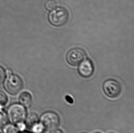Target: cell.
Here are the masks:
<instances>
[{"instance_id": "cell-10", "label": "cell", "mask_w": 134, "mask_h": 133, "mask_svg": "<svg viewBox=\"0 0 134 133\" xmlns=\"http://www.w3.org/2000/svg\"><path fill=\"white\" fill-rule=\"evenodd\" d=\"M31 129L33 133H43L44 130H45L41 122L37 123L31 127Z\"/></svg>"}, {"instance_id": "cell-7", "label": "cell", "mask_w": 134, "mask_h": 133, "mask_svg": "<svg viewBox=\"0 0 134 133\" xmlns=\"http://www.w3.org/2000/svg\"><path fill=\"white\" fill-rule=\"evenodd\" d=\"M78 72L80 75L85 78L90 77L94 72V66L90 60H84L80 63L78 69Z\"/></svg>"}, {"instance_id": "cell-4", "label": "cell", "mask_w": 134, "mask_h": 133, "mask_svg": "<svg viewBox=\"0 0 134 133\" xmlns=\"http://www.w3.org/2000/svg\"><path fill=\"white\" fill-rule=\"evenodd\" d=\"M40 122L45 130L52 131L56 129L59 126L60 118L58 115L53 112H46L40 117Z\"/></svg>"}, {"instance_id": "cell-3", "label": "cell", "mask_w": 134, "mask_h": 133, "mask_svg": "<svg viewBox=\"0 0 134 133\" xmlns=\"http://www.w3.org/2000/svg\"><path fill=\"white\" fill-rule=\"evenodd\" d=\"M4 83L5 90L12 95H16L22 90L23 83L22 79L18 76L14 74L8 75Z\"/></svg>"}, {"instance_id": "cell-20", "label": "cell", "mask_w": 134, "mask_h": 133, "mask_svg": "<svg viewBox=\"0 0 134 133\" xmlns=\"http://www.w3.org/2000/svg\"><path fill=\"white\" fill-rule=\"evenodd\" d=\"M114 133V132H110V133Z\"/></svg>"}, {"instance_id": "cell-2", "label": "cell", "mask_w": 134, "mask_h": 133, "mask_svg": "<svg viewBox=\"0 0 134 133\" xmlns=\"http://www.w3.org/2000/svg\"><path fill=\"white\" fill-rule=\"evenodd\" d=\"M9 120L13 124L22 122L25 119L27 112L23 105L18 104L11 105L7 110Z\"/></svg>"}, {"instance_id": "cell-18", "label": "cell", "mask_w": 134, "mask_h": 133, "mask_svg": "<svg viewBox=\"0 0 134 133\" xmlns=\"http://www.w3.org/2000/svg\"><path fill=\"white\" fill-rule=\"evenodd\" d=\"M101 133V132H100L97 131V132H95V133Z\"/></svg>"}, {"instance_id": "cell-14", "label": "cell", "mask_w": 134, "mask_h": 133, "mask_svg": "<svg viewBox=\"0 0 134 133\" xmlns=\"http://www.w3.org/2000/svg\"><path fill=\"white\" fill-rule=\"evenodd\" d=\"M7 96L4 92L0 91V106L5 105L7 102Z\"/></svg>"}, {"instance_id": "cell-19", "label": "cell", "mask_w": 134, "mask_h": 133, "mask_svg": "<svg viewBox=\"0 0 134 133\" xmlns=\"http://www.w3.org/2000/svg\"><path fill=\"white\" fill-rule=\"evenodd\" d=\"M27 133V132H24V133Z\"/></svg>"}, {"instance_id": "cell-17", "label": "cell", "mask_w": 134, "mask_h": 133, "mask_svg": "<svg viewBox=\"0 0 134 133\" xmlns=\"http://www.w3.org/2000/svg\"><path fill=\"white\" fill-rule=\"evenodd\" d=\"M51 133H64V132L62 131V130L56 129L55 130H52Z\"/></svg>"}, {"instance_id": "cell-9", "label": "cell", "mask_w": 134, "mask_h": 133, "mask_svg": "<svg viewBox=\"0 0 134 133\" xmlns=\"http://www.w3.org/2000/svg\"><path fill=\"white\" fill-rule=\"evenodd\" d=\"M38 116L35 113H29L26 119V125L29 128L31 127L37 123L38 122Z\"/></svg>"}, {"instance_id": "cell-1", "label": "cell", "mask_w": 134, "mask_h": 133, "mask_svg": "<svg viewBox=\"0 0 134 133\" xmlns=\"http://www.w3.org/2000/svg\"><path fill=\"white\" fill-rule=\"evenodd\" d=\"M69 18L68 11L63 7H55L51 11L48 15V20L50 23L57 27L65 25Z\"/></svg>"}, {"instance_id": "cell-12", "label": "cell", "mask_w": 134, "mask_h": 133, "mask_svg": "<svg viewBox=\"0 0 134 133\" xmlns=\"http://www.w3.org/2000/svg\"><path fill=\"white\" fill-rule=\"evenodd\" d=\"M45 8L48 11H51L56 7V2L54 0H48L45 4Z\"/></svg>"}, {"instance_id": "cell-13", "label": "cell", "mask_w": 134, "mask_h": 133, "mask_svg": "<svg viewBox=\"0 0 134 133\" xmlns=\"http://www.w3.org/2000/svg\"><path fill=\"white\" fill-rule=\"evenodd\" d=\"M7 115L4 112L0 110V128H2L7 124Z\"/></svg>"}, {"instance_id": "cell-5", "label": "cell", "mask_w": 134, "mask_h": 133, "mask_svg": "<svg viewBox=\"0 0 134 133\" xmlns=\"http://www.w3.org/2000/svg\"><path fill=\"white\" fill-rule=\"evenodd\" d=\"M103 91L108 97L114 99L118 97L121 92V87L118 81L114 79H108L103 83Z\"/></svg>"}, {"instance_id": "cell-15", "label": "cell", "mask_w": 134, "mask_h": 133, "mask_svg": "<svg viewBox=\"0 0 134 133\" xmlns=\"http://www.w3.org/2000/svg\"><path fill=\"white\" fill-rule=\"evenodd\" d=\"M5 77V72L3 69L0 66V84L3 83Z\"/></svg>"}, {"instance_id": "cell-16", "label": "cell", "mask_w": 134, "mask_h": 133, "mask_svg": "<svg viewBox=\"0 0 134 133\" xmlns=\"http://www.w3.org/2000/svg\"><path fill=\"white\" fill-rule=\"evenodd\" d=\"M17 124V127L16 128L18 129V130H20L21 131H24L25 130L26 127V124H24L23 122H22L18 123Z\"/></svg>"}, {"instance_id": "cell-8", "label": "cell", "mask_w": 134, "mask_h": 133, "mask_svg": "<svg viewBox=\"0 0 134 133\" xmlns=\"http://www.w3.org/2000/svg\"><path fill=\"white\" fill-rule=\"evenodd\" d=\"M19 101L25 107H29L32 103V96L28 92H24L20 95Z\"/></svg>"}, {"instance_id": "cell-6", "label": "cell", "mask_w": 134, "mask_h": 133, "mask_svg": "<svg viewBox=\"0 0 134 133\" xmlns=\"http://www.w3.org/2000/svg\"><path fill=\"white\" fill-rule=\"evenodd\" d=\"M87 58V54L83 49L79 48L72 49L69 51L66 55L68 63L72 66L79 64Z\"/></svg>"}, {"instance_id": "cell-11", "label": "cell", "mask_w": 134, "mask_h": 133, "mask_svg": "<svg viewBox=\"0 0 134 133\" xmlns=\"http://www.w3.org/2000/svg\"><path fill=\"white\" fill-rule=\"evenodd\" d=\"M3 133H18V130L14 125L13 124H8L3 129Z\"/></svg>"}]
</instances>
